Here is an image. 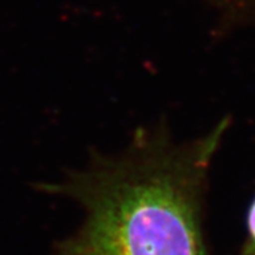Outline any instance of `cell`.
Returning a JSON list of instances; mask_svg holds the SVG:
<instances>
[{"label": "cell", "mask_w": 255, "mask_h": 255, "mask_svg": "<svg viewBox=\"0 0 255 255\" xmlns=\"http://www.w3.org/2000/svg\"><path fill=\"white\" fill-rule=\"evenodd\" d=\"M225 128L182 146L142 135L124 156L56 186L85 210L61 255H206L199 203Z\"/></svg>", "instance_id": "1"}, {"label": "cell", "mask_w": 255, "mask_h": 255, "mask_svg": "<svg viewBox=\"0 0 255 255\" xmlns=\"http://www.w3.org/2000/svg\"><path fill=\"white\" fill-rule=\"evenodd\" d=\"M228 3L255 21V0H228Z\"/></svg>", "instance_id": "2"}, {"label": "cell", "mask_w": 255, "mask_h": 255, "mask_svg": "<svg viewBox=\"0 0 255 255\" xmlns=\"http://www.w3.org/2000/svg\"><path fill=\"white\" fill-rule=\"evenodd\" d=\"M248 231L249 237H250V245H252V249L255 252V198L253 201L250 208H249Z\"/></svg>", "instance_id": "3"}]
</instances>
